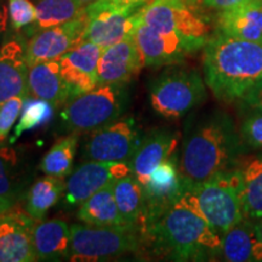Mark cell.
<instances>
[{
    "label": "cell",
    "instance_id": "f1b7e54d",
    "mask_svg": "<svg viewBox=\"0 0 262 262\" xmlns=\"http://www.w3.org/2000/svg\"><path fill=\"white\" fill-rule=\"evenodd\" d=\"M37 19L32 31H41L67 24L85 11L78 0H37Z\"/></svg>",
    "mask_w": 262,
    "mask_h": 262
},
{
    "label": "cell",
    "instance_id": "484cf974",
    "mask_svg": "<svg viewBox=\"0 0 262 262\" xmlns=\"http://www.w3.org/2000/svg\"><path fill=\"white\" fill-rule=\"evenodd\" d=\"M237 169L241 175L244 216L257 222L262 219V152L250 157Z\"/></svg>",
    "mask_w": 262,
    "mask_h": 262
},
{
    "label": "cell",
    "instance_id": "8992f818",
    "mask_svg": "<svg viewBox=\"0 0 262 262\" xmlns=\"http://www.w3.org/2000/svg\"><path fill=\"white\" fill-rule=\"evenodd\" d=\"M148 96L155 113L166 119H179L204 102L205 83L194 70L171 68L150 83Z\"/></svg>",
    "mask_w": 262,
    "mask_h": 262
},
{
    "label": "cell",
    "instance_id": "5b68a950",
    "mask_svg": "<svg viewBox=\"0 0 262 262\" xmlns=\"http://www.w3.org/2000/svg\"><path fill=\"white\" fill-rule=\"evenodd\" d=\"M129 104L126 85L98 84L94 90L71 98L60 114L66 133H91L122 118Z\"/></svg>",
    "mask_w": 262,
    "mask_h": 262
},
{
    "label": "cell",
    "instance_id": "7c38bea8",
    "mask_svg": "<svg viewBox=\"0 0 262 262\" xmlns=\"http://www.w3.org/2000/svg\"><path fill=\"white\" fill-rule=\"evenodd\" d=\"M88 15L84 11L67 24L35 32L26 45V61L28 67L39 62L58 60L62 55L84 41Z\"/></svg>",
    "mask_w": 262,
    "mask_h": 262
},
{
    "label": "cell",
    "instance_id": "9c48e42d",
    "mask_svg": "<svg viewBox=\"0 0 262 262\" xmlns=\"http://www.w3.org/2000/svg\"><path fill=\"white\" fill-rule=\"evenodd\" d=\"M139 14L146 25L157 31L179 35L198 49L205 44L208 25L183 0H153Z\"/></svg>",
    "mask_w": 262,
    "mask_h": 262
},
{
    "label": "cell",
    "instance_id": "83f0119b",
    "mask_svg": "<svg viewBox=\"0 0 262 262\" xmlns=\"http://www.w3.org/2000/svg\"><path fill=\"white\" fill-rule=\"evenodd\" d=\"M63 192L64 183L60 178L47 175L35 180L26 193V211L34 220L40 221L57 204Z\"/></svg>",
    "mask_w": 262,
    "mask_h": 262
},
{
    "label": "cell",
    "instance_id": "d4e9b609",
    "mask_svg": "<svg viewBox=\"0 0 262 262\" xmlns=\"http://www.w3.org/2000/svg\"><path fill=\"white\" fill-rule=\"evenodd\" d=\"M113 185L106 186L81 203L77 211V217L81 222L100 227L126 226L118 210Z\"/></svg>",
    "mask_w": 262,
    "mask_h": 262
},
{
    "label": "cell",
    "instance_id": "4316f807",
    "mask_svg": "<svg viewBox=\"0 0 262 262\" xmlns=\"http://www.w3.org/2000/svg\"><path fill=\"white\" fill-rule=\"evenodd\" d=\"M114 198L124 224L130 227L140 228L145 210V191L133 173L124 176L114 182Z\"/></svg>",
    "mask_w": 262,
    "mask_h": 262
},
{
    "label": "cell",
    "instance_id": "277c9868",
    "mask_svg": "<svg viewBox=\"0 0 262 262\" xmlns=\"http://www.w3.org/2000/svg\"><path fill=\"white\" fill-rule=\"evenodd\" d=\"M183 186L178 202L204 219L221 235L245 217L238 169Z\"/></svg>",
    "mask_w": 262,
    "mask_h": 262
},
{
    "label": "cell",
    "instance_id": "f35d334b",
    "mask_svg": "<svg viewBox=\"0 0 262 262\" xmlns=\"http://www.w3.org/2000/svg\"><path fill=\"white\" fill-rule=\"evenodd\" d=\"M96 2V0H78V3L83 6V8H86V6H89L93 4V3Z\"/></svg>",
    "mask_w": 262,
    "mask_h": 262
},
{
    "label": "cell",
    "instance_id": "2e32d148",
    "mask_svg": "<svg viewBox=\"0 0 262 262\" xmlns=\"http://www.w3.org/2000/svg\"><path fill=\"white\" fill-rule=\"evenodd\" d=\"M37 220L12 208L0 215V262L37 261L33 229Z\"/></svg>",
    "mask_w": 262,
    "mask_h": 262
},
{
    "label": "cell",
    "instance_id": "5bb4252c",
    "mask_svg": "<svg viewBox=\"0 0 262 262\" xmlns=\"http://www.w3.org/2000/svg\"><path fill=\"white\" fill-rule=\"evenodd\" d=\"M103 49L84 40L58 58L61 75L71 98L89 93L98 85V60Z\"/></svg>",
    "mask_w": 262,
    "mask_h": 262
},
{
    "label": "cell",
    "instance_id": "6da1fadb",
    "mask_svg": "<svg viewBox=\"0 0 262 262\" xmlns=\"http://www.w3.org/2000/svg\"><path fill=\"white\" fill-rule=\"evenodd\" d=\"M243 152L239 131L229 114L214 110L189 118L179 159L183 185L208 181L237 169Z\"/></svg>",
    "mask_w": 262,
    "mask_h": 262
},
{
    "label": "cell",
    "instance_id": "4dcf8cb0",
    "mask_svg": "<svg viewBox=\"0 0 262 262\" xmlns=\"http://www.w3.org/2000/svg\"><path fill=\"white\" fill-rule=\"evenodd\" d=\"M54 116V106L41 98L26 97L22 106L21 117L14 130V135L10 139V143H14L22 134L31 131L49 123Z\"/></svg>",
    "mask_w": 262,
    "mask_h": 262
},
{
    "label": "cell",
    "instance_id": "3957f363",
    "mask_svg": "<svg viewBox=\"0 0 262 262\" xmlns=\"http://www.w3.org/2000/svg\"><path fill=\"white\" fill-rule=\"evenodd\" d=\"M204 81L219 100L245 96L262 80V42L219 34L206 42Z\"/></svg>",
    "mask_w": 262,
    "mask_h": 262
},
{
    "label": "cell",
    "instance_id": "e575fe53",
    "mask_svg": "<svg viewBox=\"0 0 262 262\" xmlns=\"http://www.w3.org/2000/svg\"><path fill=\"white\" fill-rule=\"evenodd\" d=\"M245 106L251 111L262 112V80L255 85L245 96L242 97Z\"/></svg>",
    "mask_w": 262,
    "mask_h": 262
},
{
    "label": "cell",
    "instance_id": "ba28073f",
    "mask_svg": "<svg viewBox=\"0 0 262 262\" xmlns=\"http://www.w3.org/2000/svg\"><path fill=\"white\" fill-rule=\"evenodd\" d=\"M142 137L133 117L119 118L91 131L85 140L81 156L96 162L130 163Z\"/></svg>",
    "mask_w": 262,
    "mask_h": 262
},
{
    "label": "cell",
    "instance_id": "ffe728a7",
    "mask_svg": "<svg viewBox=\"0 0 262 262\" xmlns=\"http://www.w3.org/2000/svg\"><path fill=\"white\" fill-rule=\"evenodd\" d=\"M220 256L228 262L262 261V239L256 222L244 217L225 232Z\"/></svg>",
    "mask_w": 262,
    "mask_h": 262
},
{
    "label": "cell",
    "instance_id": "1f68e13d",
    "mask_svg": "<svg viewBox=\"0 0 262 262\" xmlns=\"http://www.w3.org/2000/svg\"><path fill=\"white\" fill-rule=\"evenodd\" d=\"M244 150L262 148V112L253 111L241 124L239 129Z\"/></svg>",
    "mask_w": 262,
    "mask_h": 262
},
{
    "label": "cell",
    "instance_id": "d6986e66",
    "mask_svg": "<svg viewBox=\"0 0 262 262\" xmlns=\"http://www.w3.org/2000/svg\"><path fill=\"white\" fill-rule=\"evenodd\" d=\"M26 45L17 39L0 48V104L17 96H28Z\"/></svg>",
    "mask_w": 262,
    "mask_h": 262
},
{
    "label": "cell",
    "instance_id": "52a82bcc",
    "mask_svg": "<svg viewBox=\"0 0 262 262\" xmlns=\"http://www.w3.org/2000/svg\"><path fill=\"white\" fill-rule=\"evenodd\" d=\"M140 228L130 226H71V261H104L133 253L142 244Z\"/></svg>",
    "mask_w": 262,
    "mask_h": 262
},
{
    "label": "cell",
    "instance_id": "603a6c76",
    "mask_svg": "<svg viewBox=\"0 0 262 262\" xmlns=\"http://www.w3.org/2000/svg\"><path fill=\"white\" fill-rule=\"evenodd\" d=\"M33 248L37 261L68 260L71 251V226L61 220L35 224Z\"/></svg>",
    "mask_w": 262,
    "mask_h": 262
},
{
    "label": "cell",
    "instance_id": "ac0fdd59",
    "mask_svg": "<svg viewBox=\"0 0 262 262\" xmlns=\"http://www.w3.org/2000/svg\"><path fill=\"white\" fill-rule=\"evenodd\" d=\"M179 134L170 129H155L142 137L139 148L130 160L131 173L145 186L157 166L176 153Z\"/></svg>",
    "mask_w": 262,
    "mask_h": 262
},
{
    "label": "cell",
    "instance_id": "d6a6232c",
    "mask_svg": "<svg viewBox=\"0 0 262 262\" xmlns=\"http://www.w3.org/2000/svg\"><path fill=\"white\" fill-rule=\"evenodd\" d=\"M8 8L10 22L16 31L34 25L37 10L31 0H8Z\"/></svg>",
    "mask_w": 262,
    "mask_h": 262
},
{
    "label": "cell",
    "instance_id": "8d00e7d4",
    "mask_svg": "<svg viewBox=\"0 0 262 262\" xmlns=\"http://www.w3.org/2000/svg\"><path fill=\"white\" fill-rule=\"evenodd\" d=\"M106 2L114 6H118V8L136 10L140 5H142L143 3L147 2V0H106Z\"/></svg>",
    "mask_w": 262,
    "mask_h": 262
},
{
    "label": "cell",
    "instance_id": "8fae6325",
    "mask_svg": "<svg viewBox=\"0 0 262 262\" xmlns=\"http://www.w3.org/2000/svg\"><path fill=\"white\" fill-rule=\"evenodd\" d=\"M131 173L129 163L89 160L72 171L64 183V203L77 206L95 193Z\"/></svg>",
    "mask_w": 262,
    "mask_h": 262
},
{
    "label": "cell",
    "instance_id": "d590c367",
    "mask_svg": "<svg viewBox=\"0 0 262 262\" xmlns=\"http://www.w3.org/2000/svg\"><path fill=\"white\" fill-rule=\"evenodd\" d=\"M191 2L198 3V4H202L204 6H208V8L211 9H217V10H227L233 8V6H237L242 3L248 2V0H191Z\"/></svg>",
    "mask_w": 262,
    "mask_h": 262
},
{
    "label": "cell",
    "instance_id": "cb8c5ba5",
    "mask_svg": "<svg viewBox=\"0 0 262 262\" xmlns=\"http://www.w3.org/2000/svg\"><path fill=\"white\" fill-rule=\"evenodd\" d=\"M29 180L16 150L0 147V199L10 208L26 198Z\"/></svg>",
    "mask_w": 262,
    "mask_h": 262
},
{
    "label": "cell",
    "instance_id": "7402d4cb",
    "mask_svg": "<svg viewBox=\"0 0 262 262\" xmlns=\"http://www.w3.org/2000/svg\"><path fill=\"white\" fill-rule=\"evenodd\" d=\"M28 91L34 97L50 102L54 107L67 103L71 96L62 79L60 61H44L29 66Z\"/></svg>",
    "mask_w": 262,
    "mask_h": 262
},
{
    "label": "cell",
    "instance_id": "e0dca14e",
    "mask_svg": "<svg viewBox=\"0 0 262 262\" xmlns=\"http://www.w3.org/2000/svg\"><path fill=\"white\" fill-rule=\"evenodd\" d=\"M143 67L135 37L103 49L98 60V84L127 85Z\"/></svg>",
    "mask_w": 262,
    "mask_h": 262
},
{
    "label": "cell",
    "instance_id": "ab89813d",
    "mask_svg": "<svg viewBox=\"0 0 262 262\" xmlns=\"http://www.w3.org/2000/svg\"><path fill=\"white\" fill-rule=\"evenodd\" d=\"M8 209H9V206H8V205H6V204H5V203L2 201V199H0V215H2V214H3V212H4V211H6V210H8Z\"/></svg>",
    "mask_w": 262,
    "mask_h": 262
},
{
    "label": "cell",
    "instance_id": "74e56055",
    "mask_svg": "<svg viewBox=\"0 0 262 262\" xmlns=\"http://www.w3.org/2000/svg\"><path fill=\"white\" fill-rule=\"evenodd\" d=\"M8 16H9V8H6L5 3L0 0V39L3 38L8 26Z\"/></svg>",
    "mask_w": 262,
    "mask_h": 262
},
{
    "label": "cell",
    "instance_id": "f546056e",
    "mask_svg": "<svg viewBox=\"0 0 262 262\" xmlns=\"http://www.w3.org/2000/svg\"><path fill=\"white\" fill-rule=\"evenodd\" d=\"M79 143V134H71L58 141L42 157L39 168L45 175L64 179L73 171V162Z\"/></svg>",
    "mask_w": 262,
    "mask_h": 262
},
{
    "label": "cell",
    "instance_id": "60d3db41",
    "mask_svg": "<svg viewBox=\"0 0 262 262\" xmlns=\"http://www.w3.org/2000/svg\"><path fill=\"white\" fill-rule=\"evenodd\" d=\"M257 229H258V233H260V237H261V239H262V219L261 220H258L257 222Z\"/></svg>",
    "mask_w": 262,
    "mask_h": 262
},
{
    "label": "cell",
    "instance_id": "44dd1931",
    "mask_svg": "<svg viewBox=\"0 0 262 262\" xmlns=\"http://www.w3.org/2000/svg\"><path fill=\"white\" fill-rule=\"evenodd\" d=\"M221 34L262 42V0H248L219 15Z\"/></svg>",
    "mask_w": 262,
    "mask_h": 262
},
{
    "label": "cell",
    "instance_id": "9a60e30c",
    "mask_svg": "<svg viewBox=\"0 0 262 262\" xmlns=\"http://www.w3.org/2000/svg\"><path fill=\"white\" fill-rule=\"evenodd\" d=\"M134 37L146 67L173 63L181 61L189 52L198 50V48L179 35L159 32L146 25L140 18V14Z\"/></svg>",
    "mask_w": 262,
    "mask_h": 262
},
{
    "label": "cell",
    "instance_id": "4fadbf2b",
    "mask_svg": "<svg viewBox=\"0 0 262 262\" xmlns=\"http://www.w3.org/2000/svg\"><path fill=\"white\" fill-rule=\"evenodd\" d=\"M183 181L179 169L176 153L159 164L149 175L143 186L145 191V210L140 229L143 225L158 216L164 209L175 203L183 191Z\"/></svg>",
    "mask_w": 262,
    "mask_h": 262
},
{
    "label": "cell",
    "instance_id": "836d02e7",
    "mask_svg": "<svg viewBox=\"0 0 262 262\" xmlns=\"http://www.w3.org/2000/svg\"><path fill=\"white\" fill-rule=\"evenodd\" d=\"M26 97L27 96H17L0 104V145L9 135L18 116H21Z\"/></svg>",
    "mask_w": 262,
    "mask_h": 262
},
{
    "label": "cell",
    "instance_id": "30bf717a",
    "mask_svg": "<svg viewBox=\"0 0 262 262\" xmlns=\"http://www.w3.org/2000/svg\"><path fill=\"white\" fill-rule=\"evenodd\" d=\"M88 26L84 40L106 49L135 34L139 11L114 6L106 0H96L85 8Z\"/></svg>",
    "mask_w": 262,
    "mask_h": 262
},
{
    "label": "cell",
    "instance_id": "7a4b0ae2",
    "mask_svg": "<svg viewBox=\"0 0 262 262\" xmlns=\"http://www.w3.org/2000/svg\"><path fill=\"white\" fill-rule=\"evenodd\" d=\"M152 253L173 261H205L220 256L222 235L204 219L176 201L141 227Z\"/></svg>",
    "mask_w": 262,
    "mask_h": 262
}]
</instances>
